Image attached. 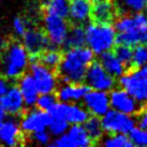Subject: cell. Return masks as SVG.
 Masks as SVG:
<instances>
[{"label":"cell","mask_w":147,"mask_h":147,"mask_svg":"<svg viewBox=\"0 0 147 147\" xmlns=\"http://www.w3.org/2000/svg\"><path fill=\"white\" fill-rule=\"evenodd\" d=\"M94 60V53L90 47L81 46L65 51L61 63L54 72L58 83H85L86 71Z\"/></svg>","instance_id":"6da1fadb"},{"label":"cell","mask_w":147,"mask_h":147,"mask_svg":"<svg viewBox=\"0 0 147 147\" xmlns=\"http://www.w3.org/2000/svg\"><path fill=\"white\" fill-rule=\"evenodd\" d=\"M29 55L18 39L8 38V42L0 54V76L8 81H15L26 72Z\"/></svg>","instance_id":"7a4b0ae2"},{"label":"cell","mask_w":147,"mask_h":147,"mask_svg":"<svg viewBox=\"0 0 147 147\" xmlns=\"http://www.w3.org/2000/svg\"><path fill=\"white\" fill-rule=\"evenodd\" d=\"M115 37L116 34L113 25L90 23L86 27V41L94 54H102L113 49Z\"/></svg>","instance_id":"3957f363"},{"label":"cell","mask_w":147,"mask_h":147,"mask_svg":"<svg viewBox=\"0 0 147 147\" xmlns=\"http://www.w3.org/2000/svg\"><path fill=\"white\" fill-rule=\"evenodd\" d=\"M118 85L126 89L140 103L147 102V65L123 74L118 78Z\"/></svg>","instance_id":"277c9868"},{"label":"cell","mask_w":147,"mask_h":147,"mask_svg":"<svg viewBox=\"0 0 147 147\" xmlns=\"http://www.w3.org/2000/svg\"><path fill=\"white\" fill-rule=\"evenodd\" d=\"M43 28L47 33L51 43L54 47L59 49L62 46L69 30L70 23L68 18H63L51 13H41Z\"/></svg>","instance_id":"5b68a950"},{"label":"cell","mask_w":147,"mask_h":147,"mask_svg":"<svg viewBox=\"0 0 147 147\" xmlns=\"http://www.w3.org/2000/svg\"><path fill=\"white\" fill-rule=\"evenodd\" d=\"M23 44L29 56H36L46 49H56L51 43L43 26L38 23L30 25L23 36Z\"/></svg>","instance_id":"8992f818"},{"label":"cell","mask_w":147,"mask_h":147,"mask_svg":"<svg viewBox=\"0 0 147 147\" xmlns=\"http://www.w3.org/2000/svg\"><path fill=\"white\" fill-rule=\"evenodd\" d=\"M85 84L96 90H111L116 85V78L103 68L101 62L94 59L86 71Z\"/></svg>","instance_id":"52a82bcc"},{"label":"cell","mask_w":147,"mask_h":147,"mask_svg":"<svg viewBox=\"0 0 147 147\" xmlns=\"http://www.w3.org/2000/svg\"><path fill=\"white\" fill-rule=\"evenodd\" d=\"M53 121V117L49 112L39 107L26 109L21 116V128L25 134L30 135L34 131L44 130L49 127Z\"/></svg>","instance_id":"ba28073f"},{"label":"cell","mask_w":147,"mask_h":147,"mask_svg":"<svg viewBox=\"0 0 147 147\" xmlns=\"http://www.w3.org/2000/svg\"><path fill=\"white\" fill-rule=\"evenodd\" d=\"M102 126L104 131L109 134H127L134 128V119L131 118L129 114L117 110H111L104 114V117L102 118Z\"/></svg>","instance_id":"9c48e42d"},{"label":"cell","mask_w":147,"mask_h":147,"mask_svg":"<svg viewBox=\"0 0 147 147\" xmlns=\"http://www.w3.org/2000/svg\"><path fill=\"white\" fill-rule=\"evenodd\" d=\"M31 143L30 135L25 134L16 119H8L0 125V144L8 146H25Z\"/></svg>","instance_id":"30bf717a"},{"label":"cell","mask_w":147,"mask_h":147,"mask_svg":"<svg viewBox=\"0 0 147 147\" xmlns=\"http://www.w3.org/2000/svg\"><path fill=\"white\" fill-rule=\"evenodd\" d=\"M118 17V12L113 0L94 1L90 10V23L99 25H113Z\"/></svg>","instance_id":"8fae6325"},{"label":"cell","mask_w":147,"mask_h":147,"mask_svg":"<svg viewBox=\"0 0 147 147\" xmlns=\"http://www.w3.org/2000/svg\"><path fill=\"white\" fill-rule=\"evenodd\" d=\"M29 68L40 94H49L56 90L57 80L52 70L37 61L30 62Z\"/></svg>","instance_id":"7c38bea8"},{"label":"cell","mask_w":147,"mask_h":147,"mask_svg":"<svg viewBox=\"0 0 147 147\" xmlns=\"http://www.w3.org/2000/svg\"><path fill=\"white\" fill-rule=\"evenodd\" d=\"M24 103L25 101L23 94L17 84L9 88L7 92L0 98V105L3 107L4 111L9 115H12V116L21 117L26 110Z\"/></svg>","instance_id":"4fadbf2b"},{"label":"cell","mask_w":147,"mask_h":147,"mask_svg":"<svg viewBox=\"0 0 147 147\" xmlns=\"http://www.w3.org/2000/svg\"><path fill=\"white\" fill-rule=\"evenodd\" d=\"M110 104L114 110L126 114L133 115L139 110L142 103L136 101L126 89L118 88L110 92Z\"/></svg>","instance_id":"5bb4252c"},{"label":"cell","mask_w":147,"mask_h":147,"mask_svg":"<svg viewBox=\"0 0 147 147\" xmlns=\"http://www.w3.org/2000/svg\"><path fill=\"white\" fill-rule=\"evenodd\" d=\"M84 105L87 111L91 114L103 116L110 106V97L105 90H96L88 91L84 96Z\"/></svg>","instance_id":"9a60e30c"},{"label":"cell","mask_w":147,"mask_h":147,"mask_svg":"<svg viewBox=\"0 0 147 147\" xmlns=\"http://www.w3.org/2000/svg\"><path fill=\"white\" fill-rule=\"evenodd\" d=\"M91 0H72L69 4L68 21L72 25H80L87 27L90 23Z\"/></svg>","instance_id":"2e32d148"},{"label":"cell","mask_w":147,"mask_h":147,"mask_svg":"<svg viewBox=\"0 0 147 147\" xmlns=\"http://www.w3.org/2000/svg\"><path fill=\"white\" fill-rule=\"evenodd\" d=\"M92 89L90 86L85 83L75 84V83H68L56 88L54 94L59 102H68V101H78L80 99L84 98L88 91Z\"/></svg>","instance_id":"e0dca14e"},{"label":"cell","mask_w":147,"mask_h":147,"mask_svg":"<svg viewBox=\"0 0 147 147\" xmlns=\"http://www.w3.org/2000/svg\"><path fill=\"white\" fill-rule=\"evenodd\" d=\"M65 56V51L59 49H46L36 56H29V62L37 61L41 65L47 67L53 72L56 71L61 63Z\"/></svg>","instance_id":"ac0fdd59"},{"label":"cell","mask_w":147,"mask_h":147,"mask_svg":"<svg viewBox=\"0 0 147 147\" xmlns=\"http://www.w3.org/2000/svg\"><path fill=\"white\" fill-rule=\"evenodd\" d=\"M16 84L22 91L25 104L27 106L34 105L37 103L39 90H38L37 84H36V81L32 75L25 72L16 81Z\"/></svg>","instance_id":"d6986e66"},{"label":"cell","mask_w":147,"mask_h":147,"mask_svg":"<svg viewBox=\"0 0 147 147\" xmlns=\"http://www.w3.org/2000/svg\"><path fill=\"white\" fill-rule=\"evenodd\" d=\"M86 43V27L70 24L65 40L62 44V49L69 51L71 49L85 46Z\"/></svg>","instance_id":"ffe728a7"},{"label":"cell","mask_w":147,"mask_h":147,"mask_svg":"<svg viewBox=\"0 0 147 147\" xmlns=\"http://www.w3.org/2000/svg\"><path fill=\"white\" fill-rule=\"evenodd\" d=\"M99 61L101 62L103 68L109 72V73L114 76L116 80H118L123 73H125V67L121 63V61L116 57V55L113 53V51H106L101 54L99 58Z\"/></svg>","instance_id":"44dd1931"},{"label":"cell","mask_w":147,"mask_h":147,"mask_svg":"<svg viewBox=\"0 0 147 147\" xmlns=\"http://www.w3.org/2000/svg\"><path fill=\"white\" fill-rule=\"evenodd\" d=\"M84 128L89 136L91 146L101 144V139L103 138L104 129L102 126V120L99 118L98 115L92 114L90 117L86 119L84 123Z\"/></svg>","instance_id":"7402d4cb"},{"label":"cell","mask_w":147,"mask_h":147,"mask_svg":"<svg viewBox=\"0 0 147 147\" xmlns=\"http://www.w3.org/2000/svg\"><path fill=\"white\" fill-rule=\"evenodd\" d=\"M119 15L142 12L147 5V0H113Z\"/></svg>","instance_id":"603a6c76"},{"label":"cell","mask_w":147,"mask_h":147,"mask_svg":"<svg viewBox=\"0 0 147 147\" xmlns=\"http://www.w3.org/2000/svg\"><path fill=\"white\" fill-rule=\"evenodd\" d=\"M68 138H69L70 147H76V146H90L91 142L85 128L80 126V123H75L74 126L71 127V129L68 132Z\"/></svg>","instance_id":"cb8c5ba5"},{"label":"cell","mask_w":147,"mask_h":147,"mask_svg":"<svg viewBox=\"0 0 147 147\" xmlns=\"http://www.w3.org/2000/svg\"><path fill=\"white\" fill-rule=\"evenodd\" d=\"M88 111L83 109L82 106L75 104H68L65 103V119L71 123H82L88 118Z\"/></svg>","instance_id":"d4e9b609"},{"label":"cell","mask_w":147,"mask_h":147,"mask_svg":"<svg viewBox=\"0 0 147 147\" xmlns=\"http://www.w3.org/2000/svg\"><path fill=\"white\" fill-rule=\"evenodd\" d=\"M112 51L123 65L125 72L128 69H130L131 65H132V59H133V46L115 43Z\"/></svg>","instance_id":"484cf974"},{"label":"cell","mask_w":147,"mask_h":147,"mask_svg":"<svg viewBox=\"0 0 147 147\" xmlns=\"http://www.w3.org/2000/svg\"><path fill=\"white\" fill-rule=\"evenodd\" d=\"M147 63V45L146 44H136L133 46V59H132V65L131 68L128 69L125 73L134 71L143 67Z\"/></svg>","instance_id":"4316f807"},{"label":"cell","mask_w":147,"mask_h":147,"mask_svg":"<svg viewBox=\"0 0 147 147\" xmlns=\"http://www.w3.org/2000/svg\"><path fill=\"white\" fill-rule=\"evenodd\" d=\"M104 146L109 147H132L134 146L131 142L130 138H128L125 133H117V134H111L107 140L103 142Z\"/></svg>","instance_id":"83f0119b"},{"label":"cell","mask_w":147,"mask_h":147,"mask_svg":"<svg viewBox=\"0 0 147 147\" xmlns=\"http://www.w3.org/2000/svg\"><path fill=\"white\" fill-rule=\"evenodd\" d=\"M129 138L134 146H147V130L141 128H133L129 132Z\"/></svg>","instance_id":"f1b7e54d"},{"label":"cell","mask_w":147,"mask_h":147,"mask_svg":"<svg viewBox=\"0 0 147 147\" xmlns=\"http://www.w3.org/2000/svg\"><path fill=\"white\" fill-rule=\"evenodd\" d=\"M58 100L56 98V94L54 92H49V94H42L40 98H38L37 100V107L41 109V110L47 111L51 106L55 104Z\"/></svg>","instance_id":"f546056e"},{"label":"cell","mask_w":147,"mask_h":147,"mask_svg":"<svg viewBox=\"0 0 147 147\" xmlns=\"http://www.w3.org/2000/svg\"><path fill=\"white\" fill-rule=\"evenodd\" d=\"M132 116L134 117L135 123L139 128L147 130V102L143 103Z\"/></svg>","instance_id":"4dcf8cb0"},{"label":"cell","mask_w":147,"mask_h":147,"mask_svg":"<svg viewBox=\"0 0 147 147\" xmlns=\"http://www.w3.org/2000/svg\"><path fill=\"white\" fill-rule=\"evenodd\" d=\"M69 123L65 119L53 118V121L49 125V131L54 135H62L68 129Z\"/></svg>","instance_id":"1f68e13d"},{"label":"cell","mask_w":147,"mask_h":147,"mask_svg":"<svg viewBox=\"0 0 147 147\" xmlns=\"http://www.w3.org/2000/svg\"><path fill=\"white\" fill-rule=\"evenodd\" d=\"M30 139L40 144H47L49 142V134L45 130L34 131L30 134Z\"/></svg>","instance_id":"d6a6232c"},{"label":"cell","mask_w":147,"mask_h":147,"mask_svg":"<svg viewBox=\"0 0 147 147\" xmlns=\"http://www.w3.org/2000/svg\"><path fill=\"white\" fill-rule=\"evenodd\" d=\"M7 90H8V80L0 76V98L7 92Z\"/></svg>","instance_id":"836d02e7"},{"label":"cell","mask_w":147,"mask_h":147,"mask_svg":"<svg viewBox=\"0 0 147 147\" xmlns=\"http://www.w3.org/2000/svg\"><path fill=\"white\" fill-rule=\"evenodd\" d=\"M7 42H8V38L0 37V54H1V52L3 51L4 46H5V44H7Z\"/></svg>","instance_id":"e575fe53"},{"label":"cell","mask_w":147,"mask_h":147,"mask_svg":"<svg viewBox=\"0 0 147 147\" xmlns=\"http://www.w3.org/2000/svg\"><path fill=\"white\" fill-rule=\"evenodd\" d=\"M5 116H7V112L4 111V109L2 106L0 105V125H1V123L5 119Z\"/></svg>","instance_id":"d590c367"},{"label":"cell","mask_w":147,"mask_h":147,"mask_svg":"<svg viewBox=\"0 0 147 147\" xmlns=\"http://www.w3.org/2000/svg\"><path fill=\"white\" fill-rule=\"evenodd\" d=\"M94 1H101V0H91V2H94Z\"/></svg>","instance_id":"8d00e7d4"},{"label":"cell","mask_w":147,"mask_h":147,"mask_svg":"<svg viewBox=\"0 0 147 147\" xmlns=\"http://www.w3.org/2000/svg\"><path fill=\"white\" fill-rule=\"evenodd\" d=\"M145 11H146V15H147V5H146V8H145Z\"/></svg>","instance_id":"74e56055"},{"label":"cell","mask_w":147,"mask_h":147,"mask_svg":"<svg viewBox=\"0 0 147 147\" xmlns=\"http://www.w3.org/2000/svg\"><path fill=\"white\" fill-rule=\"evenodd\" d=\"M69 1H72V0H69Z\"/></svg>","instance_id":"f35d334b"}]
</instances>
